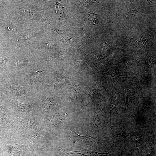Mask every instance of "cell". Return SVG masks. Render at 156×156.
Masks as SVG:
<instances>
[{"label": "cell", "mask_w": 156, "mask_h": 156, "mask_svg": "<svg viewBox=\"0 0 156 156\" xmlns=\"http://www.w3.org/2000/svg\"><path fill=\"white\" fill-rule=\"evenodd\" d=\"M9 89L12 93L20 96H27V92L24 88L20 86L12 83L9 86Z\"/></svg>", "instance_id": "cell-5"}, {"label": "cell", "mask_w": 156, "mask_h": 156, "mask_svg": "<svg viewBox=\"0 0 156 156\" xmlns=\"http://www.w3.org/2000/svg\"><path fill=\"white\" fill-rule=\"evenodd\" d=\"M5 63V60L2 58H0V64L3 65Z\"/></svg>", "instance_id": "cell-7"}, {"label": "cell", "mask_w": 156, "mask_h": 156, "mask_svg": "<svg viewBox=\"0 0 156 156\" xmlns=\"http://www.w3.org/2000/svg\"></svg>", "instance_id": "cell-8"}, {"label": "cell", "mask_w": 156, "mask_h": 156, "mask_svg": "<svg viewBox=\"0 0 156 156\" xmlns=\"http://www.w3.org/2000/svg\"><path fill=\"white\" fill-rule=\"evenodd\" d=\"M42 73L41 70L36 68L29 71L26 75L31 82H36L39 80Z\"/></svg>", "instance_id": "cell-4"}, {"label": "cell", "mask_w": 156, "mask_h": 156, "mask_svg": "<svg viewBox=\"0 0 156 156\" xmlns=\"http://www.w3.org/2000/svg\"><path fill=\"white\" fill-rule=\"evenodd\" d=\"M72 132L70 133L73 136V142L76 145L81 144L91 145L92 143L98 142L97 139L93 138L87 133L86 135H81L78 134L74 130L70 128Z\"/></svg>", "instance_id": "cell-1"}, {"label": "cell", "mask_w": 156, "mask_h": 156, "mask_svg": "<svg viewBox=\"0 0 156 156\" xmlns=\"http://www.w3.org/2000/svg\"><path fill=\"white\" fill-rule=\"evenodd\" d=\"M26 60H25L23 59H20L16 62V65L18 67L22 66L25 65V64L26 62Z\"/></svg>", "instance_id": "cell-6"}, {"label": "cell", "mask_w": 156, "mask_h": 156, "mask_svg": "<svg viewBox=\"0 0 156 156\" xmlns=\"http://www.w3.org/2000/svg\"><path fill=\"white\" fill-rule=\"evenodd\" d=\"M61 156H67L73 154H79L83 156H97V152L95 151L87 150L85 151H74L70 150H62L60 151Z\"/></svg>", "instance_id": "cell-3"}, {"label": "cell", "mask_w": 156, "mask_h": 156, "mask_svg": "<svg viewBox=\"0 0 156 156\" xmlns=\"http://www.w3.org/2000/svg\"><path fill=\"white\" fill-rule=\"evenodd\" d=\"M10 103L18 111L26 113H32L34 109V105L32 103L24 104L18 101H10Z\"/></svg>", "instance_id": "cell-2"}]
</instances>
